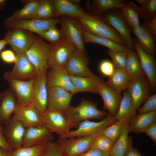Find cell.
Returning <instances> with one entry per match:
<instances>
[{
  "mask_svg": "<svg viewBox=\"0 0 156 156\" xmlns=\"http://www.w3.org/2000/svg\"><path fill=\"white\" fill-rule=\"evenodd\" d=\"M84 30L94 35L102 37L120 45L125 46L123 39L113 27L106 23L101 15L93 13H87L76 18Z\"/></svg>",
  "mask_w": 156,
  "mask_h": 156,
  "instance_id": "6da1fadb",
  "label": "cell"
},
{
  "mask_svg": "<svg viewBox=\"0 0 156 156\" xmlns=\"http://www.w3.org/2000/svg\"><path fill=\"white\" fill-rule=\"evenodd\" d=\"M51 44L34 35V40L25 53L26 57L35 68L37 75L47 72Z\"/></svg>",
  "mask_w": 156,
  "mask_h": 156,
  "instance_id": "7a4b0ae2",
  "label": "cell"
},
{
  "mask_svg": "<svg viewBox=\"0 0 156 156\" xmlns=\"http://www.w3.org/2000/svg\"><path fill=\"white\" fill-rule=\"evenodd\" d=\"M97 106L95 102L82 98L78 105H70L64 113L73 122L78 124L91 119L102 120L106 117L107 113L99 109Z\"/></svg>",
  "mask_w": 156,
  "mask_h": 156,
  "instance_id": "3957f363",
  "label": "cell"
},
{
  "mask_svg": "<svg viewBox=\"0 0 156 156\" xmlns=\"http://www.w3.org/2000/svg\"><path fill=\"white\" fill-rule=\"evenodd\" d=\"M42 125L52 133L58 134L59 138L66 135L72 128L79 124L73 122L64 112L47 109L41 114Z\"/></svg>",
  "mask_w": 156,
  "mask_h": 156,
  "instance_id": "277c9868",
  "label": "cell"
},
{
  "mask_svg": "<svg viewBox=\"0 0 156 156\" xmlns=\"http://www.w3.org/2000/svg\"><path fill=\"white\" fill-rule=\"evenodd\" d=\"M117 120L114 116L109 113L106 117L98 122L87 120L80 122L75 130L70 131L67 134L60 138L92 136L99 135L106 127L116 122Z\"/></svg>",
  "mask_w": 156,
  "mask_h": 156,
  "instance_id": "5b68a950",
  "label": "cell"
},
{
  "mask_svg": "<svg viewBox=\"0 0 156 156\" xmlns=\"http://www.w3.org/2000/svg\"><path fill=\"white\" fill-rule=\"evenodd\" d=\"M51 44L49 62V68L51 69L64 68L76 48L64 36L60 42Z\"/></svg>",
  "mask_w": 156,
  "mask_h": 156,
  "instance_id": "8992f818",
  "label": "cell"
},
{
  "mask_svg": "<svg viewBox=\"0 0 156 156\" xmlns=\"http://www.w3.org/2000/svg\"><path fill=\"white\" fill-rule=\"evenodd\" d=\"M60 19L63 36L78 50L85 53V49L83 38V30L79 21L75 18L66 16H62Z\"/></svg>",
  "mask_w": 156,
  "mask_h": 156,
  "instance_id": "52a82bcc",
  "label": "cell"
},
{
  "mask_svg": "<svg viewBox=\"0 0 156 156\" xmlns=\"http://www.w3.org/2000/svg\"><path fill=\"white\" fill-rule=\"evenodd\" d=\"M102 17L106 23L114 29L120 34L126 46L130 50L135 51L131 29L121 12L110 10L106 12Z\"/></svg>",
  "mask_w": 156,
  "mask_h": 156,
  "instance_id": "ba28073f",
  "label": "cell"
},
{
  "mask_svg": "<svg viewBox=\"0 0 156 156\" xmlns=\"http://www.w3.org/2000/svg\"><path fill=\"white\" fill-rule=\"evenodd\" d=\"M60 21V19L57 18L46 19H30L11 22H5L4 26L8 29H22L39 35L49 28L56 26Z\"/></svg>",
  "mask_w": 156,
  "mask_h": 156,
  "instance_id": "9c48e42d",
  "label": "cell"
},
{
  "mask_svg": "<svg viewBox=\"0 0 156 156\" xmlns=\"http://www.w3.org/2000/svg\"><path fill=\"white\" fill-rule=\"evenodd\" d=\"M34 35L25 29H8L4 38L17 54L26 53L34 40Z\"/></svg>",
  "mask_w": 156,
  "mask_h": 156,
  "instance_id": "30bf717a",
  "label": "cell"
},
{
  "mask_svg": "<svg viewBox=\"0 0 156 156\" xmlns=\"http://www.w3.org/2000/svg\"><path fill=\"white\" fill-rule=\"evenodd\" d=\"M135 51L138 57L142 69L146 76L152 91L156 88V61L155 57L146 52L141 47L136 38L133 39Z\"/></svg>",
  "mask_w": 156,
  "mask_h": 156,
  "instance_id": "8fae6325",
  "label": "cell"
},
{
  "mask_svg": "<svg viewBox=\"0 0 156 156\" xmlns=\"http://www.w3.org/2000/svg\"><path fill=\"white\" fill-rule=\"evenodd\" d=\"M59 138L58 142L62 148L65 156H79L92 148L94 136Z\"/></svg>",
  "mask_w": 156,
  "mask_h": 156,
  "instance_id": "7c38bea8",
  "label": "cell"
},
{
  "mask_svg": "<svg viewBox=\"0 0 156 156\" xmlns=\"http://www.w3.org/2000/svg\"><path fill=\"white\" fill-rule=\"evenodd\" d=\"M35 78L27 81L20 80L11 77L8 72L4 73L3 76V79L8 82L10 88L15 93L18 103L22 105H28L31 103Z\"/></svg>",
  "mask_w": 156,
  "mask_h": 156,
  "instance_id": "4fadbf2b",
  "label": "cell"
},
{
  "mask_svg": "<svg viewBox=\"0 0 156 156\" xmlns=\"http://www.w3.org/2000/svg\"><path fill=\"white\" fill-rule=\"evenodd\" d=\"M127 90L137 110L151 95L152 91L145 76L131 80Z\"/></svg>",
  "mask_w": 156,
  "mask_h": 156,
  "instance_id": "5bb4252c",
  "label": "cell"
},
{
  "mask_svg": "<svg viewBox=\"0 0 156 156\" xmlns=\"http://www.w3.org/2000/svg\"><path fill=\"white\" fill-rule=\"evenodd\" d=\"M4 125V136L12 149L14 151L22 147L26 128L12 117Z\"/></svg>",
  "mask_w": 156,
  "mask_h": 156,
  "instance_id": "9a60e30c",
  "label": "cell"
},
{
  "mask_svg": "<svg viewBox=\"0 0 156 156\" xmlns=\"http://www.w3.org/2000/svg\"><path fill=\"white\" fill-rule=\"evenodd\" d=\"M73 94L62 88H48L47 109L64 112L70 105Z\"/></svg>",
  "mask_w": 156,
  "mask_h": 156,
  "instance_id": "2e32d148",
  "label": "cell"
},
{
  "mask_svg": "<svg viewBox=\"0 0 156 156\" xmlns=\"http://www.w3.org/2000/svg\"><path fill=\"white\" fill-rule=\"evenodd\" d=\"M90 60L84 53L76 49L68 60L65 68L70 75L80 76H92L95 74L90 70L88 65Z\"/></svg>",
  "mask_w": 156,
  "mask_h": 156,
  "instance_id": "e0dca14e",
  "label": "cell"
},
{
  "mask_svg": "<svg viewBox=\"0 0 156 156\" xmlns=\"http://www.w3.org/2000/svg\"><path fill=\"white\" fill-rule=\"evenodd\" d=\"M53 139V133L42 125L26 128L22 147L47 144Z\"/></svg>",
  "mask_w": 156,
  "mask_h": 156,
  "instance_id": "ac0fdd59",
  "label": "cell"
},
{
  "mask_svg": "<svg viewBox=\"0 0 156 156\" xmlns=\"http://www.w3.org/2000/svg\"><path fill=\"white\" fill-rule=\"evenodd\" d=\"M47 72L36 75L35 79L32 93L31 103L41 114L47 109Z\"/></svg>",
  "mask_w": 156,
  "mask_h": 156,
  "instance_id": "d6986e66",
  "label": "cell"
},
{
  "mask_svg": "<svg viewBox=\"0 0 156 156\" xmlns=\"http://www.w3.org/2000/svg\"><path fill=\"white\" fill-rule=\"evenodd\" d=\"M12 117L27 128L42 125L41 114L31 103L18 104Z\"/></svg>",
  "mask_w": 156,
  "mask_h": 156,
  "instance_id": "ffe728a7",
  "label": "cell"
},
{
  "mask_svg": "<svg viewBox=\"0 0 156 156\" xmlns=\"http://www.w3.org/2000/svg\"><path fill=\"white\" fill-rule=\"evenodd\" d=\"M14 63L12 70L7 71L13 78L20 80L27 81L36 76V69L29 60L25 53L16 54Z\"/></svg>",
  "mask_w": 156,
  "mask_h": 156,
  "instance_id": "44dd1931",
  "label": "cell"
},
{
  "mask_svg": "<svg viewBox=\"0 0 156 156\" xmlns=\"http://www.w3.org/2000/svg\"><path fill=\"white\" fill-rule=\"evenodd\" d=\"M98 94L103 100V109L114 116L117 112L122 98L121 92L112 89L103 81L100 85Z\"/></svg>",
  "mask_w": 156,
  "mask_h": 156,
  "instance_id": "7402d4cb",
  "label": "cell"
},
{
  "mask_svg": "<svg viewBox=\"0 0 156 156\" xmlns=\"http://www.w3.org/2000/svg\"><path fill=\"white\" fill-rule=\"evenodd\" d=\"M70 77L74 94L84 92L98 94L100 85L103 81L102 77L95 75L90 76L70 75Z\"/></svg>",
  "mask_w": 156,
  "mask_h": 156,
  "instance_id": "603a6c76",
  "label": "cell"
},
{
  "mask_svg": "<svg viewBox=\"0 0 156 156\" xmlns=\"http://www.w3.org/2000/svg\"><path fill=\"white\" fill-rule=\"evenodd\" d=\"M47 88L57 87L74 94L70 75L64 68L51 69L47 73Z\"/></svg>",
  "mask_w": 156,
  "mask_h": 156,
  "instance_id": "cb8c5ba5",
  "label": "cell"
},
{
  "mask_svg": "<svg viewBox=\"0 0 156 156\" xmlns=\"http://www.w3.org/2000/svg\"><path fill=\"white\" fill-rule=\"evenodd\" d=\"M54 8L53 18L66 16L75 18L83 16L86 13L79 5L70 0H52Z\"/></svg>",
  "mask_w": 156,
  "mask_h": 156,
  "instance_id": "d4e9b609",
  "label": "cell"
},
{
  "mask_svg": "<svg viewBox=\"0 0 156 156\" xmlns=\"http://www.w3.org/2000/svg\"><path fill=\"white\" fill-rule=\"evenodd\" d=\"M0 104V124L4 125L14 113L18 104L16 96L10 88L1 93Z\"/></svg>",
  "mask_w": 156,
  "mask_h": 156,
  "instance_id": "484cf974",
  "label": "cell"
},
{
  "mask_svg": "<svg viewBox=\"0 0 156 156\" xmlns=\"http://www.w3.org/2000/svg\"><path fill=\"white\" fill-rule=\"evenodd\" d=\"M142 48L147 52L155 57L156 54V40L143 24L131 29Z\"/></svg>",
  "mask_w": 156,
  "mask_h": 156,
  "instance_id": "4316f807",
  "label": "cell"
},
{
  "mask_svg": "<svg viewBox=\"0 0 156 156\" xmlns=\"http://www.w3.org/2000/svg\"><path fill=\"white\" fill-rule=\"evenodd\" d=\"M156 122V111L136 114L128 122L129 132L144 133L152 124Z\"/></svg>",
  "mask_w": 156,
  "mask_h": 156,
  "instance_id": "83f0119b",
  "label": "cell"
},
{
  "mask_svg": "<svg viewBox=\"0 0 156 156\" xmlns=\"http://www.w3.org/2000/svg\"><path fill=\"white\" fill-rule=\"evenodd\" d=\"M135 107L127 90L124 91L118 109L114 116L117 121L129 122L136 114Z\"/></svg>",
  "mask_w": 156,
  "mask_h": 156,
  "instance_id": "f1b7e54d",
  "label": "cell"
},
{
  "mask_svg": "<svg viewBox=\"0 0 156 156\" xmlns=\"http://www.w3.org/2000/svg\"><path fill=\"white\" fill-rule=\"evenodd\" d=\"M131 81L125 70L115 69L112 75L105 82L112 89L121 93L127 89Z\"/></svg>",
  "mask_w": 156,
  "mask_h": 156,
  "instance_id": "f546056e",
  "label": "cell"
},
{
  "mask_svg": "<svg viewBox=\"0 0 156 156\" xmlns=\"http://www.w3.org/2000/svg\"><path fill=\"white\" fill-rule=\"evenodd\" d=\"M39 5V0H33L26 2L21 9L13 12L5 22H11L32 19L35 14Z\"/></svg>",
  "mask_w": 156,
  "mask_h": 156,
  "instance_id": "4dcf8cb0",
  "label": "cell"
},
{
  "mask_svg": "<svg viewBox=\"0 0 156 156\" xmlns=\"http://www.w3.org/2000/svg\"><path fill=\"white\" fill-rule=\"evenodd\" d=\"M139 7L133 1H125L120 8L123 17L131 29L140 25Z\"/></svg>",
  "mask_w": 156,
  "mask_h": 156,
  "instance_id": "1f68e13d",
  "label": "cell"
},
{
  "mask_svg": "<svg viewBox=\"0 0 156 156\" xmlns=\"http://www.w3.org/2000/svg\"><path fill=\"white\" fill-rule=\"evenodd\" d=\"M124 70L131 80L145 76L135 51L129 52Z\"/></svg>",
  "mask_w": 156,
  "mask_h": 156,
  "instance_id": "d6a6232c",
  "label": "cell"
},
{
  "mask_svg": "<svg viewBox=\"0 0 156 156\" xmlns=\"http://www.w3.org/2000/svg\"><path fill=\"white\" fill-rule=\"evenodd\" d=\"M83 38L84 43H94L105 46L113 51H129L126 46L117 43L106 38L90 34L83 30Z\"/></svg>",
  "mask_w": 156,
  "mask_h": 156,
  "instance_id": "836d02e7",
  "label": "cell"
},
{
  "mask_svg": "<svg viewBox=\"0 0 156 156\" xmlns=\"http://www.w3.org/2000/svg\"><path fill=\"white\" fill-rule=\"evenodd\" d=\"M128 122H124L121 133L109 153L110 156H125L129 141Z\"/></svg>",
  "mask_w": 156,
  "mask_h": 156,
  "instance_id": "e575fe53",
  "label": "cell"
},
{
  "mask_svg": "<svg viewBox=\"0 0 156 156\" xmlns=\"http://www.w3.org/2000/svg\"><path fill=\"white\" fill-rule=\"evenodd\" d=\"M125 1L123 0H94L91 8L93 13L101 15L102 13L112 9H120Z\"/></svg>",
  "mask_w": 156,
  "mask_h": 156,
  "instance_id": "d590c367",
  "label": "cell"
},
{
  "mask_svg": "<svg viewBox=\"0 0 156 156\" xmlns=\"http://www.w3.org/2000/svg\"><path fill=\"white\" fill-rule=\"evenodd\" d=\"M54 8L52 0H39V5L32 19H46L53 18Z\"/></svg>",
  "mask_w": 156,
  "mask_h": 156,
  "instance_id": "8d00e7d4",
  "label": "cell"
},
{
  "mask_svg": "<svg viewBox=\"0 0 156 156\" xmlns=\"http://www.w3.org/2000/svg\"><path fill=\"white\" fill-rule=\"evenodd\" d=\"M139 14L144 21L156 17V0H146L139 7Z\"/></svg>",
  "mask_w": 156,
  "mask_h": 156,
  "instance_id": "74e56055",
  "label": "cell"
},
{
  "mask_svg": "<svg viewBox=\"0 0 156 156\" xmlns=\"http://www.w3.org/2000/svg\"><path fill=\"white\" fill-rule=\"evenodd\" d=\"M123 125V122L117 121L113 124L106 127L99 135L107 137L114 144L121 133Z\"/></svg>",
  "mask_w": 156,
  "mask_h": 156,
  "instance_id": "f35d334b",
  "label": "cell"
},
{
  "mask_svg": "<svg viewBox=\"0 0 156 156\" xmlns=\"http://www.w3.org/2000/svg\"><path fill=\"white\" fill-rule=\"evenodd\" d=\"M47 144L30 147H22L14 151L12 156H40L45 150Z\"/></svg>",
  "mask_w": 156,
  "mask_h": 156,
  "instance_id": "ab89813d",
  "label": "cell"
},
{
  "mask_svg": "<svg viewBox=\"0 0 156 156\" xmlns=\"http://www.w3.org/2000/svg\"><path fill=\"white\" fill-rule=\"evenodd\" d=\"M129 52L108 50V54L116 69L124 70Z\"/></svg>",
  "mask_w": 156,
  "mask_h": 156,
  "instance_id": "60d3db41",
  "label": "cell"
},
{
  "mask_svg": "<svg viewBox=\"0 0 156 156\" xmlns=\"http://www.w3.org/2000/svg\"><path fill=\"white\" fill-rule=\"evenodd\" d=\"M39 35L51 43V44L59 42L63 37L61 29L57 28L56 26L49 28Z\"/></svg>",
  "mask_w": 156,
  "mask_h": 156,
  "instance_id": "b9f144b4",
  "label": "cell"
},
{
  "mask_svg": "<svg viewBox=\"0 0 156 156\" xmlns=\"http://www.w3.org/2000/svg\"><path fill=\"white\" fill-rule=\"evenodd\" d=\"M114 144L107 137L101 135L94 136L92 148L109 152Z\"/></svg>",
  "mask_w": 156,
  "mask_h": 156,
  "instance_id": "7bdbcfd3",
  "label": "cell"
},
{
  "mask_svg": "<svg viewBox=\"0 0 156 156\" xmlns=\"http://www.w3.org/2000/svg\"><path fill=\"white\" fill-rule=\"evenodd\" d=\"M40 156H65L63 149L57 142H51Z\"/></svg>",
  "mask_w": 156,
  "mask_h": 156,
  "instance_id": "ee69618b",
  "label": "cell"
},
{
  "mask_svg": "<svg viewBox=\"0 0 156 156\" xmlns=\"http://www.w3.org/2000/svg\"><path fill=\"white\" fill-rule=\"evenodd\" d=\"M137 110L138 114L147 113L156 111V94H151Z\"/></svg>",
  "mask_w": 156,
  "mask_h": 156,
  "instance_id": "f6af8a7d",
  "label": "cell"
},
{
  "mask_svg": "<svg viewBox=\"0 0 156 156\" xmlns=\"http://www.w3.org/2000/svg\"><path fill=\"white\" fill-rule=\"evenodd\" d=\"M115 69L112 62L108 60H102L99 65L100 72L103 75L108 78L112 75Z\"/></svg>",
  "mask_w": 156,
  "mask_h": 156,
  "instance_id": "bcb514c9",
  "label": "cell"
},
{
  "mask_svg": "<svg viewBox=\"0 0 156 156\" xmlns=\"http://www.w3.org/2000/svg\"><path fill=\"white\" fill-rule=\"evenodd\" d=\"M0 56L2 60L7 64L14 63L16 58V55L12 51L9 49L2 51Z\"/></svg>",
  "mask_w": 156,
  "mask_h": 156,
  "instance_id": "7dc6e473",
  "label": "cell"
},
{
  "mask_svg": "<svg viewBox=\"0 0 156 156\" xmlns=\"http://www.w3.org/2000/svg\"><path fill=\"white\" fill-rule=\"evenodd\" d=\"M109 152H105L91 148L87 151L79 156H109Z\"/></svg>",
  "mask_w": 156,
  "mask_h": 156,
  "instance_id": "c3c4849f",
  "label": "cell"
},
{
  "mask_svg": "<svg viewBox=\"0 0 156 156\" xmlns=\"http://www.w3.org/2000/svg\"><path fill=\"white\" fill-rule=\"evenodd\" d=\"M143 24L156 40V17L144 21Z\"/></svg>",
  "mask_w": 156,
  "mask_h": 156,
  "instance_id": "681fc988",
  "label": "cell"
},
{
  "mask_svg": "<svg viewBox=\"0 0 156 156\" xmlns=\"http://www.w3.org/2000/svg\"><path fill=\"white\" fill-rule=\"evenodd\" d=\"M125 156H142L139 151L133 147L131 136L129 137L128 147Z\"/></svg>",
  "mask_w": 156,
  "mask_h": 156,
  "instance_id": "f907efd6",
  "label": "cell"
},
{
  "mask_svg": "<svg viewBox=\"0 0 156 156\" xmlns=\"http://www.w3.org/2000/svg\"><path fill=\"white\" fill-rule=\"evenodd\" d=\"M144 133L156 143V122L152 124L146 129Z\"/></svg>",
  "mask_w": 156,
  "mask_h": 156,
  "instance_id": "816d5d0a",
  "label": "cell"
},
{
  "mask_svg": "<svg viewBox=\"0 0 156 156\" xmlns=\"http://www.w3.org/2000/svg\"><path fill=\"white\" fill-rule=\"evenodd\" d=\"M4 127L3 125L0 124V146L7 151L12 152L14 151L6 142L3 135Z\"/></svg>",
  "mask_w": 156,
  "mask_h": 156,
  "instance_id": "f5cc1de1",
  "label": "cell"
},
{
  "mask_svg": "<svg viewBox=\"0 0 156 156\" xmlns=\"http://www.w3.org/2000/svg\"><path fill=\"white\" fill-rule=\"evenodd\" d=\"M13 152L8 151L0 146V156H12Z\"/></svg>",
  "mask_w": 156,
  "mask_h": 156,
  "instance_id": "db71d44e",
  "label": "cell"
},
{
  "mask_svg": "<svg viewBox=\"0 0 156 156\" xmlns=\"http://www.w3.org/2000/svg\"><path fill=\"white\" fill-rule=\"evenodd\" d=\"M7 44V42L4 38L0 40V52Z\"/></svg>",
  "mask_w": 156,
  "mask_h": 156,
  "instance_id": "11a10c76",
  "label": "cell"
},
{
  "mask_svg": "<svg viewBox=\"0 0 156 156\" xmlns=\"http://www.w3.org/2000/svg\"><path fill=\"white\" fill-rule=\"evenodd\" d=\"M70 1L73 3L79 5L81 2L80 0H72Z\"/></svg>",
  "mask_w": 156,
  "mask_h": 156,
  "instance_id": "9f6ffc18",
  "label": "cell"
},
{
  "mask_svg": "<svg viewBox=\"0 0 156 156\" xmlns=\"http://www.w3.org/2000/svg\"><path fill=\"white\" fill-rule=\"evenodd\" d=\"M146 1V0H137L136 1L138 3L140 4V5H141L144 3Z\"/></svg>",
  "mask_w": 156,
  "mask_h": 156,
  "instance_id": "6f0895ef",
  "label": "cell"
},
{
  "mask_svg": "<svg viewBox=\"0 0 156 156\" xmlns=\"http://www.w3.org/2000/svg\"><path fill=\"white\" fill-rule=\"evenodd\" d=\"M1 99H2L1 93L0 92V104L1 102Z\"/></svg>",
  "mask_w": 156,
  "mask_h": 156,
  "instance_id": "680465c9",
  "label": "cell"
},
{
  "mask_svg": "<svg viewBox=\"0 0 156 156\" xmlns=\"http://www.w3.org/2000/svg\"><path fill=\"white\" fill-rule=\"evenodd\" d=\"M2 10L0 8V10Z\"/></svg>",
  "mask_w": 156,
  "mask_h": 156,
  "instance_id": "91938a15",
  "label": "cell"
},
{
  "mask_svg": "<svg viewBox=\"0 0 156 156\" xmlns=\"http://www.w3.org/2000/svg\"><path fill=\"white\" fill-rule=\"evenodd\" d=\"M109 156H110L109 155Z\"/></svg>",
  "mask_w": 156,
  "mask_h": 156,
  "instance_id": "94428289",
  "label": "cell"
}]
</instances>
